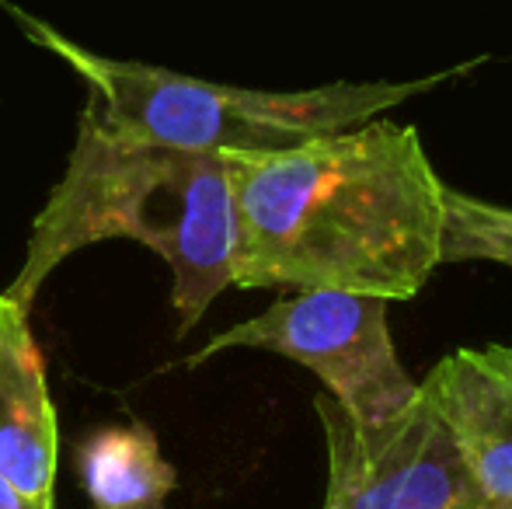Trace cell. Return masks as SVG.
<instances>
[{
	"mask_svg": "<svg viewBox=\"0 0 512 509\" xmlns=\"http://www.w3.org/2000/svg\"><path fill=\"white\" fill-rule=\"evenodd\" d=\"M422 391L450 426L485 509H512V342L457 349Z\"/></svg>",
	"mask_w": 512,
	"mask_h": 509,
	"instance_id": "8992f818",
	"label": "cell"
},
{
	"mask_svg": "<svg viewBox=\"0 0 512 509\" xmlns=\"http://www.w3.org/2000/svg\"><path fill=\"white\" fill-rule=\"evenodd\" d=\"M112 238L136 241L168 262L178 335H189L234 286L237 217L227 157L129 143L81 116L70 164L35 217L25 262L4 297L32 311L56 265Z\"/></svg>",
	"mask_w": 512,
	"mask_h": 509,
	"instance_id": "7a4b0ae2",
	"label": "cell"
},
{
	"mask_svg": "<svg viewBox=\"0 0 512 509\" xmlns=\"http://www.w3.org/2000/svg\"><path fill=\"white\" fill-rule=\"evenodd\" d=\"M0 509H42V506H35L32 499H25L4 475H0Z\"/></svg>",
	"mask_w": 512,
	"mask_h": 509,
	"instance_id": "30bf717a",
	"label": "cell"
},
{
	"mask_svg": "<svg viewBox=\"0 0 512 509\" xmlns=\"http://www.w3.org/2000/svg\"><path fill=\"white\" fill-rule=\"evenodd\" d=\"M60 422L28 311L0 293V475L25 499L56 509Z\"/></svg>",
	"mask_w": 512,
	"mask_h": 509,
	"instance_id": "52a82bcc",
	"label": "cell"
},
{
	"mask_svg": "<svg viewBox=\"0 0 512 509\" xmlns=\"http://www.w3.org/2000/svg\"><path fill=\"white\" fill-rule=\"evenodd\" d=\"M443 210V262L481 258V262H499L512 269V206L446 189Z\"/></svg>",
	"mask_w": 512,
	"mask_h": 509,
	"instance_id": "9c48e42d",
	"label": "cell"
},
{
	"mask_svg": "<svg viewBox=\"0 0 512 509\" xmlns=\"http://www.w3.org/2000/svg\"><path fill=\"white\" fill-rule=\"evenodd\" d=\"M227 349H262L307 367L352 419L380 422L418 394L387 328V300L345 290H293L262 314L213 335L189 367Z\"/></svg>",
	"mask_w": 512,
	"mask_h": 509,
	"instance_id": "277c9868",
	"label": "cell"
},
{
	"mask_svg": "<svg viewBox=\"0 0 512 509\" xmlns=\"http://www.w3.org/2000/svg\"><path fill=\"white\" fill-rule=\"evenodd\" d=\"M81 489L95 509H164L178 475L143 422L108 426L77 447Z\"/></svg>",
	"mask_w": 512,
	"mask_h": 509,
	"instance_id": "ba28073f",
	"label": "cell"
},
{
	"mask_svg": "<svg viewBox=\"0 0 512 509\" xmlns=\"http://www.w3.org/2000/svg\"><path fill=\"white\" fill-rule=\"evenodd\" d=\"M241 290L411 300L443 265L446 185L415 126L387 119L279 154L227 157Z\"/></svg>",
	"mask_w": 512,
	"mask_h": 509,
	"instance_id": "6da1fadb",
	"label": "cell"
},
{
	"mask_svg": "<svg viewBox=\"0 0 512 509\" xmlns=\"http://www.w3.org/2000/svg\"><path fill=\"white\" fill-rule=\"evenodd\" d=\"M328 440L324 509H485L450 426L422 391L398 415L359 422L328 394L314 401Z\"/></svg>",
	"mask_w": 512,
	"mask_h": 509,
	"instance_id": "5b68a950",
	"label": "cell"
},
{
	"mask_svg": "<svg viewBox=\"0 0 512 509\" xmlns=\"http://www.w3.org/2000/svg\"><path fill=\"white\" fill-rule=\"evenodd\" d=\"M11 14L35 46L60 56L88 84L91 102L84 116L95 119L105 133L129 143L209 157L279 154L304 147L370 123L384 109L436 91L443 81L464 77L485 63H460L422 81H335L310 91H258L185 77L136 60H112L60 35L46 21L28 18L18 7H11Z\"/></svg>",
	"mask_w": 512,
	"mask_h": 509,
	"instance_id": "3957f363",
	"label": "cell"
}]
</instances>
